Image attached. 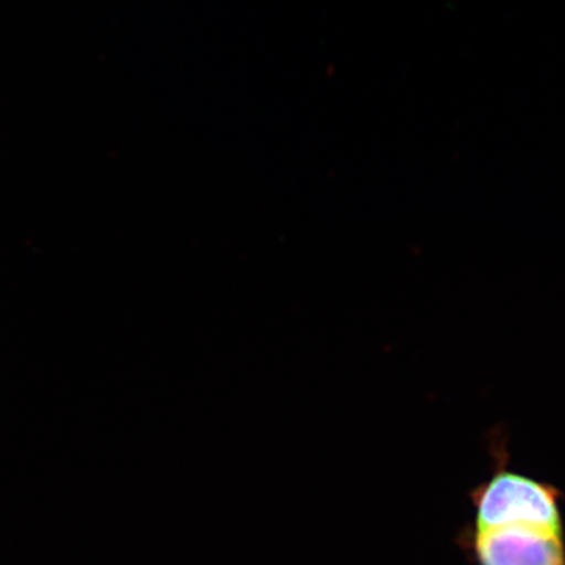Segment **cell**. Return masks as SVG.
<instances>
[{
  "instance_id": "1",
  "label": "cell",
  "mask_w": 565,
  "mask_h": 565,
  "mask_svg": "<svg viewBox=\"0 0 565 565\" xmlns=\"http://www.w3.org/2000/svg\"><path fill=\"white\" fill-rule=\"evenodd\" d=\"M492 475L472 487L468 498L472 508L469 524L494 527L533 524L565 529L564 493L559 487L510 469V450L503 429L489 437Z\"/></svg>"
},
{
  "instance_id": "2",
  "label": "cell",
  "mask_w": 565,
  "mask_h": 565,
  "mask_svg": "<svg viewBox=\"0 0 565 565\" xmlns=\"http://www.w3.org/2000/svg\"><path fill=\"white\" fill-rule=\"evenodd\" d=\"M455 545L471 565H565V529L533 524L458 529Z\"/></svg>"
}]
</instances>
